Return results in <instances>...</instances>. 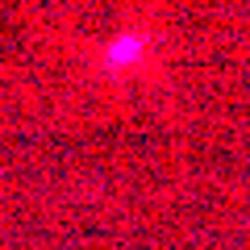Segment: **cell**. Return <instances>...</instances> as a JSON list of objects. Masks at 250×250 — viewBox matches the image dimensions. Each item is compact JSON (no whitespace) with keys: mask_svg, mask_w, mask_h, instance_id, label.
I'll list each match as a JSON object with an SVG mask.
<instances>
[{"mask_svg":"<svg viewBox=\"0 0 250 250\" xmlns=\"http://www.w3.org/2000/svg\"><path fill=\"white\" fill-rule=\"evenodd\" d=\"M142 50V38H113L108 42V62H129Z\"/></svg>","mask_w":250,"mask_h":250,"instance_id":"cell-1","label":"cell"}]
</instances>
